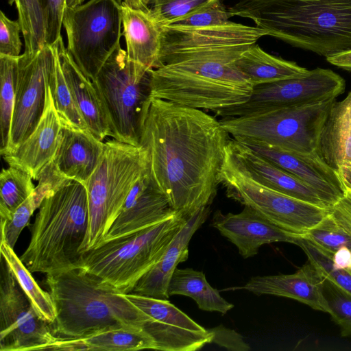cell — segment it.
Returning <instances> with one entry per match:
<instances>
[{"instance_id": "40", "label": "cell", "mask_w": 351, "mask_h": 351, "mask_svg": "<svg viewBox=\"0 0 351 351\" xmlns=\"http://www.w3.org/2000/svg\"><path fill=\"white\" fill-rule=\"evenodd\" d=\"M220 1L222 0H153L150 9L158 23L165 26Z\"/></svg>"}, {"instance_id": "20", "label": "cell", "mask_w": 351, "mask_h": 351, "mask_svg": "<svg viewBox=\"0 0 351 351\" xmlns=\"http://www.w3.org/2000/svg\"><path fill=\"white\" fill-rule=\"evenodd\" d=\"M62 128L48 82L46 106L38 125L14 150L3 154V160L9 166L19 168L38 180L56 153Z\"/></svg>"}, {"instance_id": "7", "label": "cell", "mask_w": 351, "mask_h": 351, "mask_svg": "<svg viewBox=\"0 0 351 351\" xmlns=\"http://www.w3.org/2000/svg\"><path fill=\"white\" fill-rule=\"evenodd\" d=\"M148 165L146 150L115 139L104 143L101 159L85 184L88 228L81 252L100 245L136 181Z\"/></svg>"}, {"instance_id": "23", "label": "cell", "mask_w": 351, "mask_h": 351, "mask_svg": "<svg viewBox=\"0 0 351 351\" xmlns=\"http://www.w3.org/2000/svg\"><path fill=\"white\" fill-rule=\"evenodd\" d=\"M228 147L247 172L263 185L311 204L330 208L316 191L246 145L230 139Z\"/></svg>"}, {"instance_id": "19", "label": "cell", "mask_w": 351, "mask_h": 351, "mask_svg": "<svg viewBox=\"0 0 351 351\" xmlns=\"http://www.w3.org/2000/svg\"><path fill=\"white\" fill-rule=\"evenodd\" d=\"M211 226L232 243L244 258L256 255L264 244L274 242L295 244L298 237L280 228L247 206H244L243 210L237 214L216 211Z\"/></svg>"}, {"instance_id": "31", "label": "cell", "mask_w": 351, "mask_h": 351, "mask_svg": "<svg viewBox=\"0 0 351 351\" xmlns=\"http://www.w3.org/2000/svg\"><path fill=\"white\" fill-rule=\"evenodd\" d=\"M167 291L169 296L180 295L191 298L199 308L206 311L226 314L234 307L221 296L217 289L211 287L202 271L192 268H176Z\"/></svg>"}, {"instance_id": "36", "label": "cell", "mask_w": 351, "mask_h": 351, "mask_svg": "<svg viewBox=\"0 0 351 351\" xmlns=\"http://www.w3.org/2000/svg\"><path fill=\"white\" fill-rule=\"evenodd\" d=\"M32 178L23 170L9 166L0 174L1 222L8 221L16 210L33 193Z\"/></svg>"}, {"instance_id": "24", "label": "cell", "mask_w": 351, "mask_h": 351, "mask_svg": "<svg viewBox=\"0 0 351 351\" xmlns=\"http://www.w3.org/2000/svg\"><path fill=\"white\" fill-rule=\"evenodd\" d=\"M104 149V143L89 131L62 126L52 162L65 179L85 185L99 165Z\"/></svg>"}, {"instance_id": "26", "label": "cell", "mask_w": 351, "mask_h": 351, "mask_svg": "<svg viewBox=\"0 0 351 351\" xmlns=\"http://www.w3.org/2000/svg\"><path fill=\"white\" fill-rule=\"evenodd\" d=\"M122 36L126 44L128 58L147 68L160 66L162 25L151 9L143 11L121 7Z\"/></svg>"}, {"instance_id": "9", "label": "cell", "mask_w": 351, "mask_h": 351, "mask_svg": "<svg viewBox=\"0 0 351 351\" xmlns=\"http://www.w3.org/2000/svg\"><path fill=\"white\" fill-rule=\"evenodd\" d=\"M337 97L315 104L278 108L219 120L234 139L286 151H317L321 133Z\"/></svg>"}, {"instance_id": "38", "label": "cell", "mask_w": 351, "mask_h": 351, "mask_svg": "<svg viewBox=\"0 0 351 351\" xmlns=\"http://www.w3.org/2000/svg\"><path fill=\"white\" fill-rule=\"evenodd\" d=\"M295 245L300 246L320 275L351 293V271L336 267L332 253L319 247L311 240L298 236Z\"/></svg>"}, {"instance_id": "13", "label": "cell", "mask_w": 351, "mask_h": 351, "mask_svg": "<svg viewBox=\"0 0 351 351\" xmlns=\"http://www.w3.org/2000/svg\"><path fill=\"white\" fill-rule=\"evenodd\" d=\"M265 36L263 29L230 21L206 27L162 26L160 66L193 57H239Z\"/></svg>"}, {"instance_id": "11", "label": "cell", "mask_w": 351, "mask_h": 351, "mask_svg": "<svg viewBox=\"0 0 351 351\" xmlns=\"http://www.w3.org/2000/svg\"><path fill=\"white\" fill-rule=\"evenodd\" d=\"M62 25L67 36V51L93 82L121 45V7L115 0H89L73 8H66Z\"/></svg>"}, {"instance_id": "22", "label": "cell", "mask_w": 351, "mask_h": 351, "mask_svg": "<svg viewBox=\"0 0 351 351\" xmlns=\"http://www.w3.org/2000/svg\"><path fill=\"white\" fill-rule=\"evenodd\" d=\"M322 282L323 277L308 261L291 274L252 277L243 289L256 295H273L294 299L313 309L328 313Z\"/></svg>"}, {"instance_id": "25", "label": "cell", "mask_w": 351, "mask_h": 351, "mask_svg": "<svg viewBox=\"0 0 351 351\" xmlns=\"http://www.w3.org/2000/svg\"><path fill=\"white\" fill-rule=\"evenodd\" d=\"M77 107L90 132L103 141L111 136L108 117L93 82L86 77L67 51L62 36L53 45Z\"/></svg>"}, {"instance_id": "33", "label": "cell", "mask_w": 351, "mask_h": 351, "mask_svg": "<svg viewBox=\"0 0 351 351\" xmlns=\"http://www.w3.org/2000/svg\"><path fill=\"white\" fill-rule=\"evenodd\" d=\"M0 253L36 313L42 319L50 324H53L56 312L49 292H46L40 287L14 249L2 241Z\"/></svg>"}, {"instance_id": "18", "label": "cell", "mask_w": 351, "mask_h": 351, "mask_svg": "<svg viewBox=\"0 0 351 351\" xmlns=\"http://www.w3.org/2000/svg\"><path fill=\"white\" fill-rule=\"evenodd\" d=\"M245 145L311 186L329 207L343 195L346 187L338 171L324 162L317 152L304 154L265 145Z\"/></svg>"}, {"instance_id": "37", "label": "cell", "mask_w": 351, "mask_h": 351, "mask_svg": "<svg viewBox=\"0 0 351 351\" xmlns=\"http://www.w3.org/2000/svg\"><path fill=\"white\" fill-rule=\"evenodd\" d=\"M15 4L25 42L23 53L32 56L46 45V25L39 0H9Z\"/></svg>"}, {"instance_id": "45", "label": "cell", "mask_w": 351, "mask_h": 351, "mask_svg": "<svg viewBox=\"0 0 351 351\" xmlns=\"http://www.w3.org/2000/svg\"><path fill=\"white\" fill-rule=\"evenodd\" d=\"M332 258L336 267L351 271V250L348 247H340L332 254Z\"/></svg>"}, {"instance_id": "2", "label": "cell", "mask_w": 351, "mask_h": 351, "mask_svg": "<svg viewBox=\"0 0 351 351\" xmlns=\"http://www.w3.org/2000/svg\"><path fill=\"white\" fill-rule=\"evenodd\" d=\"M228 11L325 58L351 49V0H238Z\"/></svg>"}, {"instance_id": "35", "label": "cell", "mask_w": 351, "mask_h": 351, "mask_svg": "<svg viewBox=\"0 0 351 351\" xmlns=\"http://www.w3.org/2000/svg\"><path fill=\"white\" fill-rule=\"evenodd\" d=\"M51 47L54 51L55 62L49 79V86L62 125L89 131L66 81L56 49L53 45Z\"/></svg>"}, {"instance_id": "48", "label": "cell", "mask_w": 351, "mask_h": 351, "mask_svg": "<svg viewBox=\"0 0 351 351\" xmlns=\"http://www.w3.org/2000/svg\"><path fill=\"white\" fill-rule=\"evenodd\" d=\"M337 171L345 187L351 189V162L342 165Z\"/></svg>"}, {"instance_id": "34", "label": "cell", "mask_w": 351, "mask_h": 351, "mask_svg": "<svg viewBox=\"0 0 351 351\" xmlns=\"http://www.w3.org/2000/svg\"><path fill=\"white\" fill-rule=\"evenodd\" d=\"M19 56L14 57L0 54V129L1 136L0 152L1 156L7 152L10 145Z\"/></svg>"}, {"instance_id": "6", "label": "cell", "mask_w": 351, "mask_h": 351, "mask_svg": "<svg viewBox=\"0 0 351 351\" xmlns=\"http://www.w3.org/2000/svg\"><path fill=\"white\" fill-rule=\"evenodd\" d=\"M185 220L177 213L144 230L103 242L82 253L78 268L97 276L122 293H130L160 258Z\"/></svg>"}, {"instance_id": "41", "label": "cell", "mask_w": 351, "mask_h": 351, "mask_svg": "<svg viewBox=\"0 0 351 351\" xmlns=\"http://www.w3.org/2000/svg\"><path fill=\"white\" fill-rule=\"evenodd\" d=\"M232 17L222 1L209 4L170 25L179 27H206L226 23ZM166 26V25H165Z\"/></svg>"}, {"instance_id": "32", "label": "cell", "mask_w": 351, "mask_h": 351, "mask_svg": "<svg viewBox=\"0 0 351 351\" xmlns=\"http://www.w3.org/2000/svg\"><path fill=\"white\" fill-rule=\"evenodd\" d=\"M66 180L58 172L51 160L39 176L38 184L33 193L8 221L1 222V241L14 249L21 232L28 225L34 212L40 207L45 197Z\"/></svg>"}, {"instance_id": "8", "label": "cell", "mask_w": 351, "mask_h": 351, "mask_svg": "<svg viewBox=\"0 0 351 351\" xmlns=\"http://www.w3.org/2000/svg\"><path fill=\"white\" fill-rule=\"evenodd\" d=\"M151 70L130 60L120 45L93 81L106 109L113 139L140 146L152 97Z\"/></svg>"}, {"instance_id": "29", "label": "cell", "mask_w": 351, "mask_h": 351, "mask_svg": "<svg viewBox=\"0 0 351 351\" xmlns=\"http://www.w3.org/2000/svg\"><path fill=\"white\" fill-rule=\"evenodd\" d=\"M235 64L254 86L300 77L308 71L293 61L267 53L256 43L243 51Z\"/></svg>"}, {"instance_id": "4", "label": "cell", "mask_w": 351, "mask_h": 351, "mask_svg": "<svg viewBox=\"0 0 351 351\" xmlns=\"http://www.w3.org/2000/svg\"><path fill=\"white\" fill-rule=\"evenodd\" d=\"M84 184L66 180L43 199L20 256L31 273L56 274L78 268L88 228Z\"/></svg>"}, {"instance_id": "43", "label": "cell", "mask_w": 351, "mask_h": 351, "mask_svg": "<svg viewBox=\"0 0 351 351\" xmlns=\"http://www.w3.org/2000/svg\"><path fill=\"white\" fill-rule=\"evenodd\" d=\"M21 25L17 20L8 19L3 11L0 12V54L18 57L22 47L20 33Z\"/></svg>"}, {"instance_id": "30", "label": "cell", "mask_w": 351, "mask_h": 351, "mask_svg": "<svg viewBox=\"0 0 351 351\" xmlns=\"http://www.w3.org/2000/svg\"><path fill=\"white\" fill-rule=\"evenodd\" d=\"M302 237L332 254L341 247L351 250V189L346 188L325 218Z\"/></svg>"}, {"instance_id": "47", "label": "cell", "mask_w": 351, "mask_h": 351, "mask_svg": "<svg viewBox=\"0 0 351 351\" xmlns=\"http://www.w3.org/2000/svg\"><path fill=\"white\" fill-rule=\"evenodd\" d=\"M120 7H127L134 10L148 11L153 0H115Z\"/></svg>"}, {"instance_id": "28", "label": "cell", "mask_w": 351, "mask_h": 351, "mask_svg": "<svg viewBox=\"0 0 351 351\" xmlns=\"http://www.w3.org/2000/svg\"><path fill=\"white\" fill-rule=\"evenodd\" d=\"M156 350L153 338L142 328H112L80 338H58L46 350L124 351Z\"/></svg>"}, {"instance_id": "42", "label": "cell", "mask_w": 351, "mask_h": 351, "mask_svg": "<svg viewBox=\"0 0 351 351\" xmlns=\"http://www.w3.org/2000/svg\"><path fill=\"white\" fill-rule=\"evenodd\" d=\"M46 25V45L52 46L61 36L65 0H39Z\"/></svg>"}, {"instance_id": "15", "label": "cell", "mask_w": 351, "mask_h": 351, "mask_svg": "<svg viewBox=\"0 0 351 351\" xmlns=\"http://www.w3.org/2000/svg\"><path fill=\"white\" fill-rule=\"evenodd\" d=\"M54 62V51L49 45L34 55L19 56L10 141L5 154L25 141L38 125L45 109Z\"/></svg>"}, {"instance_id": "3", "label": "cell", "mask_w": 351, "mask_h": 351, "mask_svg": "<svg viewBox=\"0 0 351 351\" xmlns=\"http://www.w3.org/2000/svg\"><path fill=\"white\" fill-rule=\"evenodd\" d=\"M58 338L88 336L104 330L143 328L149 317L110 284L82 268L47 275Z\"/></svg>"}, {"instance_id": "12", "label": "cell", "mask_w": 351, "mask_h": 351, "mask_svg": "<svg viewBox=\"0 0 351 351\" xmlns=\"http://www.w3.org/2000/svg\"><path fill=\"white\" fill-rule=\"evenodd\" d=\"M345 88L341 75L331 69L316 68L300 77L256 85L246 102L213 112L228 118L308 105L337 97Z\"/></svg>"}, {"instance_id": "44", "label": "cell", "mask_w": 351, "mask_h": 351, "mask_svg": "<svg viewBox=\"0 0 351 351\" xmlns=\"http://www.w3.org/2000/svg\"><path fill=\"white\" fill-rule=\"evenodd\" d=\"M212 335L211 343H216L232 351H248L249 345L243 337L234 330L228 328L223 325L208 328Z\"/></svg>"}, {"instance_id": "17", "label": "cell", "mask_w": 351, "mask_h": 351, "mask_svg": "<svg viewBox=\"0 0 351 351\" xmlns=\"http://www.w3.org/2000/svg\"><path fill=\"white\" fill-rule=\"evenodd\" d=\"M176 214L154 180L148 165L129 192L103 242L144 230Z\"/></svg>"}, {"instance_id": "21", "label": "cell", "mask_w": 351, "mask_h": 351, "mask_svg": "<svg viewBox=\"0 0 351 351\" xmlns=\"http://www.w3.org/2000/svg\"><path fill=\"white\" fill-rule=\"evenodd\" d=\"M210 212V206H206L186 218L160 258L138 281L132 293L169 299L167 289L171 278L178 264L187 260L189 242L196 230L205 222Z\"/></svg>"}, {"instance_id": "46", "label": "cell", "mask_w": 351, "mask_h": 351, "mask_svg": "<svg viewBox=\"0 0 351 351\" xmlns=\"http://www.w3.org/2000/svg\"><path fill=\"white\" fill-rule=\"evenodd\" d=\"M331 64L351 71V49L326 58Z\"/></svg>"}, {"instance_id": "49", "label": "cell", "mask_w": 351, "mask_h": 351, "mask_svg": "<svg viewBox=\"0 0 351 351\" xmlns=\"http://www.w3.org/2000/svg\"><path fill=\"white\" fill-rule=\"evenodd\" d=\"M85 0H65L66 8H73L83 4Z\"/></svg>"}, {"instance_id": "14", "label": "cell", "mask_w": 351, "mask_h": 351, "mask_svg": "<svg viewBox=\"0 0 351 351\" xmlns=\"http://www.w3.org/2000/svg\"><path fill=\"white\" fill-rule=\"evenodd\" d=\"M0 350H46L58 339L42 319L1 256Z\"/></svg>"}, {"instance_id": "16", "label": "cell", "mask_w": 351, "mask_h": 351, "mask_svg": "<svg viewBox=\"0 0 351 351\" xmlns=\"http://www.w3.org/2000/svg\"><path fill=\"white\" fill-rule=\"evenodd\" d=\"M125 297L149 319L143 326L154 340L156 350L195 351L210 343L212 335L168 300L132 293Z\"/></svg>"}, {"instance_id": "5", "label": "cell", "mask_w": 351, "mask_h": 351, "mask_svg": "<svg viewBox=\"0 0 351 351\" xmlns=\"http://www.w3.org/2000/svg\"><path fill=\"white\" fill-rule=\"evenodd\" d=\"M239 57H193L152 69L151 97L213 112L245 103L254 85L237 66Z\"/></svg>"}, {"instance_id": "1", "label": "cell", "mask_w": 351, "mask_h": 351, "mask_svg": "<svg viewBox=\"0 0 351 351\" xmlns=\"http://www.w3.org/2000/svg\"><path fill=\"white\" fill-rule=\"evenodd\" d=\"M230 140L220 121L202 110L151 97L140 146L176 213L186 218L212 204Z\"/></svg>"}, {"instance_id": "39", "label": "cell", "mask_w": 351, "mask_h": 351, "mask_svg": "<svg viewBox=\"0 0 351 351\" xmlns=\"http://www.w3.org/2000/svg\"><path fill=\"white\" fill-rule=\"evenodd\" d=\"M323 294L328 313L341 328L343 337H351V293L323 277Z\"/></svg>"}, {"instance_id": "10", "label": "cell", "mask_w": 351, "mask_h": 351, "mask_svg": "<svg viewBox=\"0 0 351 351\" xmlns=\"http://www.w3.org/2000/svg\"><path fill=\"white\" fill-rule=\"evenodd\" d=\"M228 197L250 206L280 228L304 236L328 214L321 207L270 189L254 179L226 147L220 173Z\"/></svg>"}, {"instance_id": "27", "label": "cell", "mask_w": 351, "mask_h": 351, "mask_svg": "<svg viewBox=\"0 0 351 351\" xmlns=\"http://www.w3.org/2000/svg\"><path fill=\"white\" fill-rule=\"evenodd\" d=\"M317 152L324 162L337 171L342 165L351 162V90L330 108Z\"/></svg>"}]
</instances>
